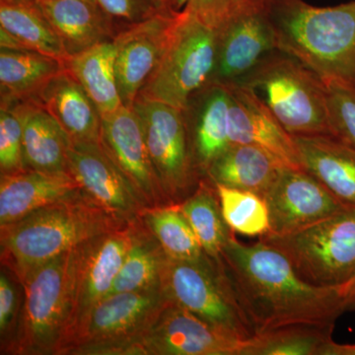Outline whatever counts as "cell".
<instances>
[{"label": "cell", "instance_id": "8fae6325", "mask_svg": "<svg viewBox=\"0 0 355 355\" xmlns=\"http://www.w3.org/2000/svg\"><path fill=\"white\" fill-rule=\"evenodd\" d=\"M161 286L171 302L243 340L254 338L216 261H166Z\"/></svg>", "mask_w": 355, "mask_h": 355}, {"label": "cell", "instance_id": "5b68a950", "mask_svg": "<svg viewBox=\"0 0 355 355\" xmlns=\"http://www.w3.org/2000/svg\"><path fill=\"white\" fill-rule=\"evenodd\" d=\"M218 31L188 10L178 11L157 67L139 95L186 111L190 100L211 81Z\"/></svg>", "mask_w": 355, "mask_h": 355}, {"label": "cell", "instance_id": "f1b7e54d", "mask_svg": "<svg viewBox=\"0 0 355 355\" xmlns=\"http://www.w3.org/2000/svg\"><path fill=\"white\" fill-rule=\"evenodd\" d=\"M167 259L160 243L140 216L135 222L132 242L110 294L159 286Z\"/></svg>", "mask_w": 355, "mask_h": 355}, {"label": "cell", "instance_id": "8992f818", "mask_svg": "<svg viewBox=\"0 0 355 355\" xmlns=\"http://www.w3.org/2000/svg\"><path fill=\"white\" fill-rule=\"evenodd\" d=\"M69 254L33 268L19 280L23 302L2 355H58L69 310Z\"/></svg>", "mask_w": 355, "mask_h": 355}, {"label": "cell", "instance_id": "ffe728a7", "mask_svg": "<svg viewBox=\"0 0 355 355\" xmlns=\"http://www.w3.org/2000/svg\"><path fill=\"white\" fill-rule=\"evenodd\" d=\"M303 169L347 207H355V150L331 135L293 137Z\"/></svg>", "mask_w": 355, "mask_h": 355}, {"label": "cell", "instance_id": "d6a6232c", "mask_svg": "<svg viewBox=\"0 0 355 355\" xmlns=\"http://www.w3.org/2000/svg\"><path fill=\"white\" fill-rule=\"evenodd\" d=\"M222 216L233 233L263 237L270 232V216L265 200L252 191L214 184Z\"/></svg>", "mask_w": 355, "mask_h": 355}, {"label": "cell", "instance_id": "d4e9b609", "mask_svg": "<svg viewBox=\"0 0 355 355\" xmlns=\"http://www.w3.org/2000/svg\"><path fill=\"white\" fill-rule=\"evenodd\" d=\"M286 167L272 154L250 144H231L207 173L212 184L252 191L261 198Z\"/></svg>", "mask_w": 355, "mask_h": 355}, {"label": "cell", "instance_id": "f546056e", "mask_svg": "<svg viewBox=\"0 0 355 355\" xmlns=\"http://www.w3.org/2000/svg\"><path fill=\"white\" fill-rule=\"evenodd\" d=\"M177 205L193 228L203 252L216 260L233 232L222 216L216 186L203 178L190 197Z\"/></svg>", "mask_w": 355, "mask_h": 355}, {"label": "cell", "instance_id": "d6986e66", "mask_svg": "<svg viewBox=\"0 0 355 355\" xmlns=\"http://www.w3.org/2000/svg\"><path fill=\"white\" fill-rule=\"evenodd\" d=\"M69 173L26 169L0 178V225L19 220L35 210L81 193Z\"/></svg>", "mask_w": 355, "mask_h": 355}, {"label": "cell", "instance_id": "cb8c5ba5", "mask_svg": "<svg viewBox=\"0 0 355 355\" xmlns=\"http://www.w3.org/2000/svg\"><path fill=\"white\" fill-rule=\"evenodd\" d=\"M23 125V148L27 169L69 173V135L38 101L15 105Z\"/></svg>", "mask_w": 355, "mask_h": 355}, {"label": "cell", "instance_id": "74e56055", "mask_svg": "<svg viewBox=\"0 0 355 355\" xmlns=\"http://www.w3.org/2000/svg\"><path fill=\"white\" fill-rule=\"evenodd\" d=\"M112 22L135 24L159 12L150 0H95Z\"/></svg>", "mask_w": 355, "mask_h": 355}, {"label": "cell", "instance_id": "5bb4252c", "mask_svg": "<svg viewBox=\"0 0 355 355\" xmlns=\"http://www.w3.org/2000/svg\"><path fill=\"white\" fill-rule=\"evenodd\" d=\"M263 198L272 235L300 230L347 209L302 168H282Z\"/></svg>", "mask_w": 355, "mask_h": 355}, {"label": "cell", "instance_id": "52a82bcc", "mask_svg": "<svg viewBox=\"0 0 355 355\" xmlns=\"http://www.w3.org/2000/svg\"><path fill=\"white\" fill-rule=\"evenodd\" d=\"M259 239L282 252L312 286L343 293L355 279V207L294 232Z\"/></svg>", "mask_w": 355, "mask_h": 355}, {"label": "cell", "instance_id": "60d3db41", "mask_svg": "<svg viewBox=\"0 0 355 355\" xmlns=\"http://www.w3.org/2000/svg\"><path fill=\"white\" fill-rule=\"evenodd\" d=\"M159 11H176L175 7L178 0H150Z\"/></svg>", "mask_w": 355, "mask_h": 355}, {"label": "cell", "instance_id": "e575fe53", "mask_svg": "<svg viewBox=\"0 0 355 355\" xmlns=\"http://www.w3.org/2000/svg\"><path fill=\"white\" fill-rule=\"evenodd\" d=\"M268 0H178L176 11L188 10L217 31L245 14L263 10Z\"/></svg>", "mask_w": 355, "mask_h": 355}, {"label": "cell", "instance_id": "484cf974", "mask_svg": "<svg viewBox=\"0 0 355 355\" xmlns=\"http://www.w3.org/2000/svg\"><path fill=\"white\" fill-rule=\"evenodd\" d=\"M65 70V62L31 50L0 51L1 104L34 100Z\"/></svg>", "mask_w": 355, "mask_h": 355}, {"label": "cell", "instance_id": "6da1fadb", "mask_svg": "<svg viewBox=\"0 0 355 355\" xmlns=\"http://www.w3.org/2000/svg\"><path fill=\"white\" fill-rule=\"evenodd\" d=\"M216 261L254 336L295 326L334 328L345 312L342 291L304 282L260 239L245 244L233 233Z\"/></svg>", "mask_w": 355, "mask_h": 355}, {"label": "cell", "instance_id": "9c48e42d", "mask_svg": "<svg viewBox=\"0 0 355 355\" xmlns=\"http://www.w3.org/2000/svg\"><path fill=\"white\" fill-rule=\"evenodd\" d=\"M169 301L161 284L110 294L93 308L62 355H123Z\"/></svg>", "mask_w": 355, "mask_h": 355}, {"label": "cell", "instance_id": "2e32d148", "mask_svg": "<svg viewBox=\"0 0 355 355\" xmlns=\"http://www.w3.org/2000/svg\"><path fill=\"white\" fill-rule=\"evenodd\" d=\"M177 14L159 11L114 37L116 80L125 106H132L157 67Z\"/></svg>", "mask_w": 355, "mask_h": 355}, {"label": "cell", "instance_id": "277c9868", "mask_svg": "<svg viewBox=\"0 0 355 355\" xmlns=\"http://www.w3.org/2000/svg\"><path fill=\"white\" fill-rule=\"evenodd\" d=\"M238 83L254 89L292 137L334 135L324 80L296 58L270 51Z\"/></svg>", "mask_w": 355, "mask_h": 355}, {"label": "cell", "instance_id": "ac0fdd59", "mask_svg": "<svg viewBox=\"0 0 355 355\" xmlns=\"http://www.w3.org/2000/svg\"><path fill=\"white\" fill-rule=\"evenodd\" d=\"M218 37L216 70L210 83H238L275 50L266 8L230 21L218 30Z\"/></svg>", "mask_w": 355, "mask_h": 355}, {"label": "cell", "instance_id": "44dd1931", "mask_svg": "<svg viewBox=\"0 0 355 355\" xmlns=\"http://www.w3.org/2000/svg\"><path fill=\"white\" fill-rule=\"evenodd\" d=\"M197 110L186 114L193 158L200 176L231 146L228 114L230 96L224 83H209L196 93Z\"/></svg>", "mask_w": 355, "mask_h": 355}, {"label": "cell", "instance_id": "30bf717a", "mask_svg": "<svg viewBox=\"0 0 355 355\" xmlns=\"http://www.w3.org/2000/svg\"><path fill=\"white\" fill-rule=\"evenodd\" d=\"M135 220L91 238L70 251L69 318L58 355L62 354L93 308L113 288L132 242Z\"/></svg>", "mask_w": 355, "mask_h": 355}, {"label": "cell", "instance_id": "e0dca14e", "mask_svg": "<svg viewBox=\"0 0 355 355\" xmlns=\"http://www.w3.org/2000/svg\"><path fill=\"white\" fill-rule=\"evenodd\" d=\"M224 84L230 96L228 127L231 144L260 147L286 167L302 168L294 137L282 127L261 96L240 83Z\"/></svg>", "mask_w": 355, "mask_h": 355}, {"label": "cell", "instance_id": "4316f807", "mask_svg": "<svg viewBox=\"0 0 355 355\" xmlns=\"http://www.w3.org/2000/svg\"><path fill=\"white\" fill-rule=\"evenodd\" d=\"M116 46L110 40L65 60V69L83 86L101 116L123 105L116 80Z\"/></svg>", "mask_w": 355, "mask_h": 355}, {"label": "cell", "instance_id": "b9f144b4", "mask_svg": "<svg viewBox=\"0 0 355 355\" xmlns=\"http://www.w3.org/2000/svg\"><path fill=\"white\" fill-rule=\"evenodd\" d=\"M86 1L93 2V3H96L95 0H86Z\"/></svg>", "mask_w": 355, "mask_h": 355}, {"label": "cell", "instance_id": "d590c367", "mask_svg": "<svg viewBox=\"0 0 355 355\" xmlns=\"http://www.w3.org/2000/svg\"><path fill=\"white\" fill-rule=\"evenodd\" d=\"M23 148V125L17 109L2 104L0 113V170L1 174L26 170Z\"/></svg>", "mask_w": 355, "mask_h": 355}, {"label": "cell", "instance_id": "7402d4cb", "mask_svg": "<svg viewBox=\"0 0 355 355\" xmlns=\"http://www.w3.org/2000/svg\"><path fill=\"white\" fill-rule=\"evenodd\" d=\"M36 101L55 118L72 141L100 142L101 116L67 69L42 90Z\"/></svg>", "mask_w": 355, "mask_h": 355}, {"label": "cell", "instance_id": "3957f363", "mask_svg": "<svg viewBox=\"0 0 355 355\" xmlns=\"http://www.w3.org/2000/svg\"><path fill=\"white\" fill-rule=\"evenodd\" d=\"M128 222L114 217L83 191L0 225L1 266L19 282L33 268Z\"/></svg>", "mask_w": 355, "mask_h": 355}, {"label": "cell", "instance_id": "9a60e30c", "mask_svg": "<svg viewBox=\"0 0 355 355\" xmlns=\"http://www.w3.org/2000/svg\"><path fill=\"white\" fill-rule=\"evenodd\" d=\"M100 144L132 182L147 207L171 205L159 183L141 123L132 107L123 105L101 116Z\"/></svg>", "mask_w": 355, "mask_h": 355}, {"label": "cell", "instance_id": "836d02e7", "mask_svg": "<svg viewBox=\"0 0 355 355\" xmlns=\"http://www.w3.org/2000/svg\"><path fill=\"white\" fill-rule=\"evenodd\" d=\"M333 135L355 150V84L324 80Z\"/></svg>", "mask_w": 355, "mask_h": 355}, {"label": "cell", "instance_id": "7c38bea8", "mask_svg": "<svg viewBox=\"0 0 355 355\" xmlns=\"http://www.w3.org/2000/svg\"><path fill=\"white\" fill-rule=\"evenodd\" d=\"M252 340H240L169 301L123 355H246Z\"/></svg>", "mask_w": 355, "mask_h": 355}, {"label": "cell", "instance_id": "4dcf8cb0", "mask_svg": "<svg viewBox=\"0 0 355 355\" xmlns=\"http://www.w3.org/2000/svg\"><path fill=\"white\" fill-rule=\"evenodd\" d=\"M141 218L168 258L197 261L205 256L193 228L177 205L147 207Z\"/></svg>", "mask_w": 355, "mask_h": 355}, {"label": "cell", "instance_id": "7a4b0ae2", "mask_svg": "<svg viewBox=\"0 0 355 355\" xmlns=\"http://www.w3.org/2000/svg\"><path fill=\"white\" fill-rule=\"evenodd\" d=\"M275 50L296 58L323 80L355 84V0L318 7L304 0H268Z\"/></svg>", "mask_w": 355, "mask_h": 355}, {"label": "cell", "instance_id": "4fadbf2b", "mask_svg": "<svg viewBox=\"0 0 355 355\" xmlns=\"http://www.w3.org/2000/svg\"><path fill=\"white\" fill-rule=\"evenodd\" d=\"M67 167L89 197L116 218L132 221L147 209L139 191L100 142L71 140Z\"/></svg>", "mask_w": 355, "mask_h": 355}, {"label": "cell", "instance_id": "1f68e13d", "mask_svg": "<svg viewBox=\"0 0 355 355\" xmlns=\"http://www.w3.org/2000/svg\"><path fill=\"white\" fill-rule=\"evenodd\" d=\"M333 327L295 326L254 336L246 355H324Z\"/></svg>", "mask_w": 355, "mask_h": 355}, {"label": "cell", "instance_id": "83f0119b", "mask_svg": "<svg viewBox=\"0 0 355 355\" xmlns=\"http://www.w3.org/2000/svg\"><path fill=\"white\" fill-rule=\"evenodd\" d=\"M0 28L27 50L62 62L69 58L38 0H0Z\"/></svg>", "mask_w": 355, "mask_h": 355}, {"label": "cell", "instance_id": "ab89813d", "mask_svg": "<svg viewBox=\"0 0 355 355\" xmlns=\"http://www.w3.org/2000/svg\"><path fill=\"white\" fill-rule=\"evenodd\" d=\"M343 296L345 312L355 310V279L347 288L343 289Z\"/></svg>", "mask_w": 355, "mask_h": 355}, {"label": "cell", "instance_id": "ba28073f", "mask_svg": "<svg viewBox=\"0 0 355 355\" xmlns=\"http://www.w3.org/2000/svg\"><path fill=\"white\" fill-rule=\"evenodd\" d=\"M137 112L151 162L166 198L178 205L190 197L203 178L191 149L184 111L139 95Z\"/></svg>", "mask_w": 355, "mask_h": 355}, {"label": "cell", "instance_id": "603a6c76", "mask_svg": "<svg viewBox=\"0 0 355 355\" xmlns=\"http://www.w3.org/2000/svg\"><path fill=\"white\" fill-rule=\"evenodd\" d=\"M69 57L113 40L114 23L86 0H38Z\"/></svg>", "mask_w": 355, "mask_h": 355}, {"label": "cell", "instance_id": "8d00e7d4", "mask_svg": "<svg viewBox=\"0 0 355 355\" xmlns=\"http://www.w3.org/2000/svg\"><path fill=\"white\" fill-rule=\"evenodd\" d=\"M23 302V288L18 279L1 266L0 273V347L12 336Z\"/></svg>", "mask_w": 355, "mask_h": 355}, {"label": "cell", "instance_id": "f35d334b", "mask_svg": "<svg viewBox=\"0 0 355 355\" xmlns=\"http://www.w3.org/2000/svg\"><path fill=\"white\" fill-rule=\"evenodd\" d=\"M324 355H355V343H338L331 340L324 350Z\"/></svg>", "mask_w": 355, "mask_h": 355}]
</instances>
